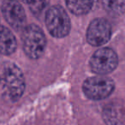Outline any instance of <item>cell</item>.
Masks as SVG:
<instances>
[{
	"mask_svg": "<svg viewBox=\"0 0 125 125\" xmlns=\"http://www.w3.org/2000/svg\"><path fill=\"white\" fill-rule=\"evenodd\" d=\"M114 89L115 83L112 79L99 75L87 79L82 85L84 94L93 100H101L109 97Z\"/></svg>",
	"mask_w": 125,
	"mask_h": 125,
	"instance_id": "277c9868",
	"label": "cell"
},
{
	"mask_svg": "<svg viewBox=\"0 0 125 125\" xmlns=\"http://www.w3.org/2000/svg\"><path fill=\"white\" fill-rule=\"evenodd\" d=\"M98 0H65L69 10L76 16L89 13L97 4Z\"/></svg>",
	"mask_w": 125,
	"mask_h": 125,
	"instance_id": "9c48e42d",
	"label": "cell"
},
{
	"mask_svg": "<svg viewBox=\"0 0 125 125\" xmlns=\"http://www.w3.org/2000/svg\"><path fill=\"white\" fill-rule=\"evenodd\" d=\"M45 21L50 34L55 38H64L71 28L70 19L62 6L54 5L48 9Z\"/></svg>",
	"mask_w": 125,
	"mask_h": 125,
	"instance_id": "3957f363",
	"label": "cell"
},
{
	"mask_svg": "<svg viewBox=\"0 0 125 125\" xmlns=\"http://www.w3.org/2000/svg\"><path fill=\"white\" fill-rule=\"evenodd\" d=\"M2 14L7 23L16 31L22 32L27 27L25 10L18 0H3Z\"/></svg>",
	"mask_w": 125,
	"mask_h": 125,
	"instance_id": "8992f818",
	"label": "cell"
},
{
	"mask_svg": "<svg viewBox=\"0 0 125 125\" xmlns=\"http://www.w3.org/2000/svg\"><path fill=\"white\" fill-rule=\"evenodd\" d=\"M50 0H30L28 2L29 10L33 16L40 18L45 14L49 9Z\"/></svg>",
	"mask_w": 125,
	"mask_h": 125,
	"instance_id": "7c38bea8",
	"label": "cell"
},
{
	"mask_svg": "<svg viewBox=\"0 0 125 125\" xmlns=\"http://www.w3.org/2000/svg\"><path fill=\"white\" fill-rule=\"evenodd\" d=\"M1 52L3 55H10L14 53L17 47V41L13 33L6 27H1Z\"/></svg>",
	"mask_w": 125,
	"mask_h": 125,
	"instance_id": "30bf717a",
	"label": "cell"
},
{
	"mask_svg": "<svg viewBox=\"0 0 125 125\" xmlns=\"http://www.w3.org/2000/svg\"><path fill=\"white\" fill-rule=\"evenodd\" d=\"M102 4L104 10L113 17L125 13V0H102Z\"/></svg>",
	"mask_w": 125,
	"mask_h": 125,
	"instance_id": "8fae6325",
	"label": "cell"
},
{
	"mask_svg": "<svg viewBox=\"0 0 125 125\" xmlns=\"http://www.w3.org/2000/svg\"><path fill=\"white\" fill-rule=\"evenodd\" d=\"M20 1H21V2L25 3V4H28V2H29L30 0H20Z\"/></svg>",
	"mask_w": 125,
	"mask_h": 125,
	"instance_id": "4fadbf2b",
	"label": "cell"
},
{
	"mask_svg": "<svg viewBox=\"0 0 125 125\" xmlns=\"http://www.w3.org/2000/svg\"><path fill=\"white\" fill-rule=\"evenodd\" d=\"M103 118L107 125H125V109L123 106L111 103L103 110Z\"/></svg>",
	"mask_w": 125,
	"mask_h": 125,
	"instance_id": "ba28073f",
	"label": "cell"
},
{
	"mask_svg": "<svg viewBox=\"0 0 125 125\" xmlns=\"http://www.w3.org/2000/svg\"><path fill=\"white\" fill-rule=\"evenodd\" d=\"M26 82L19 67L11 62H3L1 67V92L12 102L17 101L23 95Z\"/></svg>",
	"mask_w": 125,
	"mask_h": 125,
	"instance_id": "6da1fadb",
	"label": "cell"
},
{
	"mask_svg": "<svg viewBox=\"0 0 125 125\" xmlns=\"http://www.w3.org/2000/svg\"><path fill=\"white\" fill-rule=\"evenodd\" d=\"M111 27L104 18H96L89 24L87 31V40L93 46H101L110 40Z\"/></svg>",
	"mask_w": 125,
	"mask_h": 125,
	"instance_id": "52a82bcc",
	"label": "cell"
},
{
	"mask_svg": "<svg viewBox=\"0 0 125 125\" xmlns=\"http://www.w3.org/2000/svg\"><path fill=\"white\" fill-rule=\"evenodd\" d=\"M22 48L25 54L31 59H38L44 55L46 48V38L39 26L28 25L21 32Z\"/></svg>",
	"mask_w": 125,
	"mask_h": 125,
	"instance_id": "7a4b0ae2",
	"label": "cell"
},
{
	"mask_svg": "<svg viewBox=\"0 0 125 125\" xmlns=\"http://www.w3.org/2000/svg\"><path fill=\"white\" fill-rule=\"evenodd\" d=\"M118 57L111 48H100L96 51L89 61V65L94 73L105 75L111 73L117 67Z\"/></svg>",
	"mask_w": 125,
	"mask_h": 125,
	"instance_id": "5b68a950",
	"label": "cell"
}]
</instances>
